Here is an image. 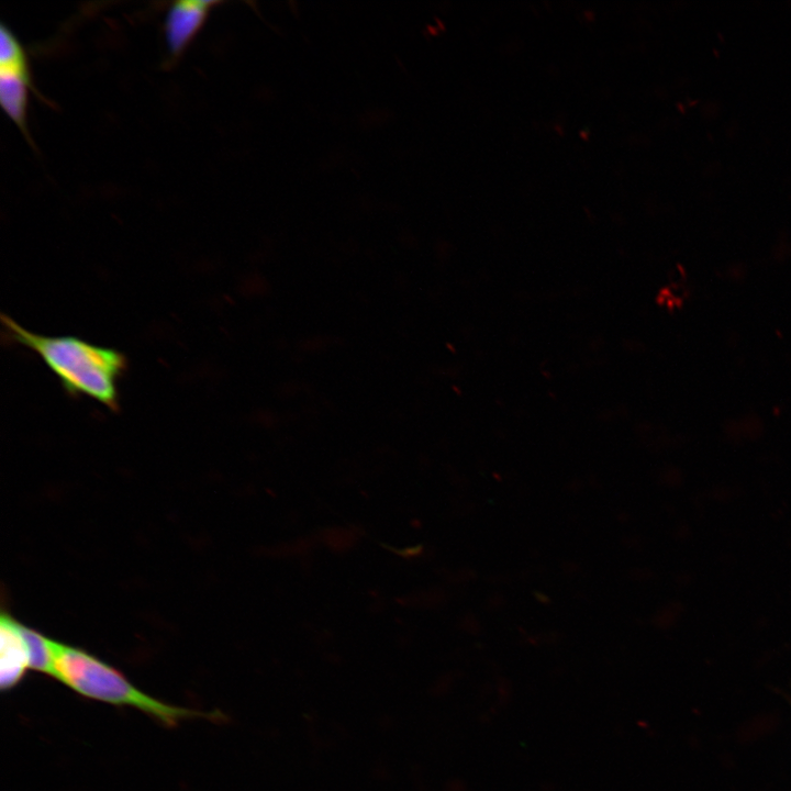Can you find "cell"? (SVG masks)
<instances>
[{"label": "cell", "mask_w": 791, "mask_h": 791, "mask_svg": "<svg viewBox=\"0 0 791 791\" xmlns=\"http://www.w3.org/2000/svg\"><path fill=\"white\" fill-rule=\"evenodd\" d=\"M1 322L9 339L36 353L69 396H86L111 411L119 410L118 381L127 367L122 352L77 336L41 335L5 314Z\"/></svg>", "instance_id": "1"}, {"label": "cell", "mask_w": 791, "mask_h": 791, "mask_svg": "<svg viewBox=\"0 0 791 791\" xmlns=\"http://www.w3.org/2000/svg\"><path fill=\"white\" fill-rule=\"evenodd\" d=\"M56 680L87 699L142 711L167 727L182 720H221L222 713L203 712L163 702L135 687L116 668L79 647L53 639Z\"/></svg>", "instance_id": "2"}, {"label": "cell", "mask_w": 791, "mask_h": 791, "mask_svg": "<svg viewBox=\"0 0 791 791\" xmlns=\"http://www.w3.org/2000/svg\"><path fill=\"white\" fill-rule=\"evenodd\" d=\"M30 91L36 90L26 52L12 30L2 23L0 25V103L5 114L33 146L27 127Z\"/></svg>", "instance_id": "3"}, {"label": "cell", "mask_w": 791, "mask_h": 791, "mask_svg": "<svg viewBox=\"0 0 791 791\" xmlns=\"http://www.w3.org/2000/svg\"><path fill=\"white\" fill-rule=\"evenodd\" d=\"M216 4V1L181 0L170 5L164 23L169 63L183 55Z\"/></svg>", "instance_id": "4"}, {"label": "cell", "mask_w": 791, "mask_h": 791, "mask_svg": "<svg viewBox=\"0 0 791 791\" xmlns=\"http://www.w3.org/2000/svg\"><path fill=\"white\" fill-rule=\"evenodd\" d=\"M20 626L21 623L10 614H1L0 688L2 691L15 688L30 669L29 651Z\"/></svg>", "instance_id": "5"}, {"label": "cell", "mask_w": 791, "mask_h": 791, "mask_svg": "<svg viewBox=\"0 0 791 791\" xmlns=\"http://www.w3.org/2000/svg\"><path fill=\"white\" fill-rule=\"evenodd\" d=\"M20 627L29 651L30 669L53 678V639L23 624Z\"/></svg>", "instance_id": "6"}]
</instances>
